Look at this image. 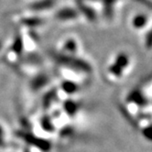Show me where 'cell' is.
I'll use <instances>...</instances> for the list:
<instances>
[{
	"label": "cell",
	"mask_w": 152,
	"mask_h": 152,
	"mask_svg": "<svg viewBox=\"0 0 152 152\" xmlns=\"http://www.w3.org/2000/svg\"><path fill=\"white\" fill-rule=\"evenodd\" d=\"M146 43H147V46L148 47H152V31L148 35Z\"/></svg>",
	"instance_id": "obj_3"
},
{
	"label": "cell",
	"mask_w": 152,
	"mask_h": 152,
	"mask_svg": "<svg viewBox=\"0 0 152 152\" xmlns=\"http://www.w3.org/2000/svg\"><path fill=\"white\" fill-rule=\"evenodd\" d=\"M147 22V18L145 16H142V15H140V16H137L134 18L133 20V25L135 28H142Z\"/></svg>",
	"instance_id": "obj_2"
},
{
	"label": "cell",
	"mask_w": 152,
	"mask_h": 152,
	"mask_svg": "<svg viewBox=\"0 0 152 152\" xmlns=\"http://www.w3.org/2000/svg\"><path fill=\"white\" fill-rule=\"evenodd\" d=\"M127 63H128V59L126 55H124V54H120V55L117 57V59L115 62V64L117 65V66L119 68H121L122 70L127 66Z\"/></svg>",
	"instance_id": "obj_1"
}]
</instances>
